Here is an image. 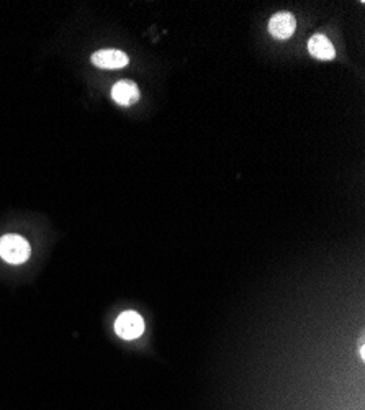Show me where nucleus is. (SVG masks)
I'll return each instance as SVG.
<instances>
[{
    "instance_id": "nucleus-3",
    "label": "nucleus",
    "mask_w": 365,
    "mask_h": 410,
    "mask_svg": "<svg viewBox=\"0 0 365 410\" xmlns=\"http://www.w3.org/2000/svg\"><path fill=\"white\" fill-rule=\"evenodd\" d=\"M296 20L290 12H278L269 22V31L274 38L287 40L295 33Z\"/></svg>"
},
{
    "instance_id": "nucleus-1",
    "label": "nucleus",
    "mask_w": 365,
    "mask_h": 410,
    "mask_svg": "<svg viewBox=\"0 0 365 410\" xmlns=\"http://www.w3.org/2000/svg\"><path fill=\"white\" fill-rule=\"evenodd\" d=\"M30 255V243L24 237L6 235L0 238V258L8 264H24Z\"/></svg>"
},
{
    "instance_id": "nucleus-2",
    "label": "nucleus",
    "mask_w": 365,
    "mask_h": 410,
    "mask_svg": "<svg viewBox=\"0 0 365 410\" xmlns=\"http://www.w3.org/2000/svg\"><path fill=\"white\" fill-rule=\"evenodd\" d=\"M116 335L123 340H134L139 338L144 332V320L141 315L134 310H125L120 317L115 320Z\"/></svg>"
},
{
    "instance_id": "nucleus-7",
    "label": "nucleus",
    "mask_w": 365,
    "mask_h": 410,
    "mask_svg": "<svg viewBox=\"0 0 365 410\" xmlns=\"http://www.w3.org/2000/svg\"><path fill=\"white\" fill-rule=\"evenodd\" d=\"M359 355H360V358H362V361H364V358H365V348H364V336L360 338V341H359Z\"/></svg>"
},
{
    "instance_id": "nucleus-6",
    "label": "nucleus",
    "mask_w": 365,
    "mask_h": 410,
    "mask_svg": "<svg viewBox=\"0 0 365 410\" xmlns=\"http://www.w3.org/2000/svg\"><path fill=\"white\" fill-rule=\"evenodd\" d=\"M308 51L313 58H317V60H321V61H331L335 60L336 56L335 46H332L330 38L324 37L321 33L313 35V37L310 38Z\"/></svg>"
},
{
    "instance_id": "nucleus-5",
    "label": "nucleus",
    "mask_w": 365,
    "mask_h": 410,
    "mask_svg": "<svg viewBox=\"0 0 365 410\" xmlns=\"http://www.w3.org/2000/svg\"><path fill=\"white\" fill-rule=\"evenodd\" d=\"M112 97L116 103L123 107L133 105L139 101V89L132 80H120L112 89Z\"/></svg>"
},
{
    "instance_id": "nucleus-4",
    "label": "nucleus",
    "mask_w": 365,
    "mask_h": 410,
    "mask_svg": "<svg viewBox=\"0 0 365 410\" xmlns=\"http://www.w3.org/2000/svg\"><path fill=\"white\" fill-rule=\"evenodd\" d=\"M92 62L100 69H121L128 65V56L120 49H100L94 53Z\"/></svg>"
}]
</instances>
